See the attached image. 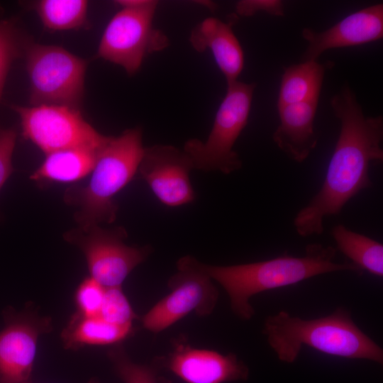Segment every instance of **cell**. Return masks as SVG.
<instances>
[{"label":"cell","mask_w":383,"mask_h":383,"mask_svg":"<svg viewBox=\"0 0 383 383\" xmlns=\"http://www.w3.org/2000/svg\"><path fill=\"white\" fill-rule=\"evenodd\" d=\"M330 104L340 133L321 189L294 218L296 233L304 238L321 235L326 217L338 215L349 200L372 187L370 164L383 160V117L365 116L348 83Z\"/></svg>","instance_id":"obj_1"},{"label":"cell","mask_w":383,"mask_h":383,"mask_svg":"<svg viewBox=\"0 0 383 383\" xmlns=\"http://www.w3.org/2000/svg\"><path fill=\"white\" fill-rule=\"evenodd\" d=\"M337 251L332 246L311 243L306 245L301 257L285 255L248 264L218 266L203 263V266L209 277L228 294L234 314L248 321L255 314L250 299L260 292L295 284L326 273L362 272L351 262H335Z\"/></svg>","instance_id":"obj_2"},{"label":"cell","mask_w":383,"mask_h":383,"mask_svg":"<svg viewBox=\"0 0 383 383\" xmlns=\"http://www.w3.org/2000/svg\"><path fill=\"white\" fill-rule=\"evenodd\" d=\"M262 333L277 358L287 363L296 360L304 345L335 357L383 362L382 348L341 307L328 316L311 320L282 311L265 318Z\"/></svg>","instance_id":"obj_3"},{"label":"cell","mask_w":383,"mask_h":383,"mask_svg":"<svg viewBox=\"0 0 383 383\" xmlns=\"http://www.w3.org/2000/svg\"><path fill=\"white\" fill-rule=\"evenodd\" d=\"M144 149L140 128L108 136L97 151L87 184L70 187L65 193V202L78 208L74 218L79 226L115 221L118 206L113 197L138 172Z\"/></svg>","instance_id":"obj_4"},{"label":"cell","mask_w":383,"mask_h":383,"mask_svg":"<svg viewBox=\"0 0 383 383\" xmlns=\"http://www.w3.org/2000/svg\"><path fill=\"white\" fill-rule=\"evenodd\" d=\"M255 87L238 80L227 84L207 139H190L184 146L194 169L226 174L240 169L242 161L233 147L248 123Z\"/></svg>","instance_id":"obj_5"},{"label":"cell","mask_w":383,"mask_h":383,"mask_svg":"<svg viewBox=\"0 0 383 383\" xmlns=\"http://www.w3.org/2000/svg\"><path fill=\"white\" fill-rule=\"evenodd\" d=\"M87 62L55 45L31 44L26 68L31 106L58 105L79 109Z\"/></svg>","instance_id":"obj_6"},{"label":"cell","mask_w":383,"mask_h":383,"mask_svg":"<svg viewBox=\"0 0 383 383\" xmlns=\"http://www.w3.org/2000/svg\"><path fill=\"white\" fill-rule=\"evenodd\" d=\"M157 4V1L145 0L138 6L122 7L104 31L98 56L133 75L139 70L146 55L166 48L167 36L153 26Z\"/></svg>","instance_id":"obj_7"},{"label":"cell","mask_w":383,"mask_h":383,"mask_svg":"<svg viewBox=\"0 0 383 383\" xmlns=\"http://www.w3.org/2000/svg\"><path fill=\"white\" fill-rule=\"evenodd\" d=\"M177 268L168 281L170 293L143 317V327L150 332H161L192 311L209 316L216 306L218 291L203 263L186 255L178 260Z\"/></svg>","instance_id":"obj_8"},{"label":"cell","mask_w":383,"mask_h":383,"mask_svg":"<svg viewBox=\"0 0 383 383\" xmlns=\"http://www.w3.org/2000/svg\"><path fill=\"white\" fill-rule=\"evenodd\" d=\"M125 229L99 225L79 226L66 232L65 240L84 253L90 277L104 287L121 286L128 275L144 262L151 252L148 246L126 245Z\"/></svg>","instance_id":"obj_9"},{"label":"cell","mask_w":383,"mask_h":383,"mask_svg":"<svg viewBox=\"0 0 383 383\" xmlns=\"http://www.w3.org/2000/svg\"><path fill=\"white\" fill-rule=\"evenodd\" d=\"M23 137L45 154L67 148L98 150L108 136L87 122L79 110L58 105L13 106Z\"/></svg>","instance_id":"obj_10"},{"label":"cell","mask_w":383,"mask_h":383,"mask_svg":"<svg viewBox=\"0 0 383 383\" xmlns=\"http://www.w3.org/2000/svg\"><path fill=\"white\" fill-rule=\"evenodd\" d=\"M153 363L187 383H226L249 377L248 367L235 354L194 348L182 338L174 342L171 353L157 357Z\"/></svg>","instance_id":"obj_11"},{"label":"cell","mask_w":383,"mask_h":383,"mask_svg":"<svg viewBox=\"0 0 383 383\" xmlns=\"http://www.w3.org/2000/svg\"><path fill=\"white\" fill-rule=\"evenodd\" d=\"M192 169L184 150L170 145H155L145 148L138 172L162 204L176 207L194 200L189 179Z\"/></svg>","instance_id":"obj_12"},{"label":"cell","mask_w":383,"mask_h":383,"mask_svg":"<svg viewBox=\"0 0 383 383\" xmlns=\"http://www.w3.org/2000/svg\"><path fill=\"white\" fill-rule=\"evenodd\" d=\"M51 330L50 317L31 311L23 312L6 323L0 332V383L29 381L38 337Z\"/></svg>","instance_id":"obj_13"},{"label":"cell","mask_w":383,"mask_h":383,"mask_svg":"<svg viewBox=\"0 0 383 383\" xmlns=\"http://www.w3.org/2000/svg\"><path fill=\"white\" fill-rule=\"evenodd\" d=\"M302 38L308 42L301 62L317 60L325 51L360 45L383 37V4H377L350 13L323 31L304 28Z\"/></svg>","instance_id":"obj_14"},{"label":"cell","mask_w":383,"mask_h":383,"mask_svg":"<svg viewBox=\"0 0 383 383\" xmlns=\"http://www.w3.org/2000/svg\"><path fill=\"white\" fill-rule=\"evenodd\" d=\"M318 105V100H314L277 107L279 124L272 140L293 161L303 162L317 146L314 119Z\"/></svg>","instance_id":"obj_15"},{"label":"cell","mask_w":383,"mask_h":383,"mask_svg":"<svg viewBox=\"0 0 383 383\" xmlns=\"http://www.w3.org/2000/svg\"><path fill=\"white\" fill-rule=\"evenodd\" d=\"M232 26L231 23L209 17L198 23L189 36L196 51L211 52L227 84L238 81L244 67L243 50Z\"/></svg>","instance_id":"obj_16"},{"label":"cell","mask_w":383,"mask_h":383,"mask_svg":"<svg viewBox=\"0 0 383 383\" xmlns=\"http://www.w3.org/2000/svg\"><path fill=\"white\" fill-rule=\"evenodd\" d=\"M98 150L67 148L45 154L41 165L30 175L38 184L52 182H73L90 174Z\"/></svg>","instance_id":"obj_17"},{"label":"cell","mask_w":383,"mask_h":383,"mask_svg":"<svg viewBox=\"0 0 383 383\" xmlns=\"http://www.w3.org/2000/svg\"><path fill=\"white\" fill-rule=\"evenodd\" d=\"M333 62H301L284 68L279 87L277 107L318 100L326 71Z\"/></svg>","instance_id":"obj_18"},{"label":"cell","mask_w":383,"mask_h":383,"mask_svg":"<svg viewBox=\"0 0 383 383\" xmlns=\"http://www.w3.org/2000/svg\"><path fill=\"white\" fill-rule=\"evenodd\" d=\"M133 332V325L110 323L99 316L86 317L77 312L61 333L66 349L76 350L85 345L120 343Z\"/></svg>","instance_id":"obj_19"},{"label":"cell","mask_w":383,"mask_h":383,"mask_svg":"<svg viewBox=\"0 0 383 383\" xmlns=\"http://www.w3.org/2000/svg\"><path fill=\"white\" fill-rule=\"evenodd\" d=\"M331 235L336 249L344 254L361 270L383 276V245L379 242L348 228L343 224L333 227Z\"/></svg>","instance_id":"obj_20"},{"label":"cell","mask_w":383,"mask_h":383,"mask_svg":"<svg viewBox=\"0 0 383 383\" xmlns=\"http://www.w3.org/2000/svg\"><path fill=\"white\" fill-rule=\"evenodd\" d=\"M43 26L50 30H67L88 25V1L85 0H41L34 4Z\"/></svg>","instance_id":"obj_21"},{"label":"cell","mask_w":383,"mask_h":383,"mask_svg":"<svg viewBox=\"0 0 383 383\" xmlns=\"http://www.w3.org/2000/svg\"><path fill=\"white\" fill-rule=\"evenodd\" d=\"M107 356L124 383H172L159 374L160 369L153 362L140 365L133 362L121 343L109 349Z\"/></svg>","instance_id":"obj_22"},{"label":"cell","mask_w":383,"mask_h":383,"mask_svg":"<svg viewBox=\"0 0 383 383\" xmlns=\"http://www.w3.org/2000/svg\"><path fill=\"white\" fill-rule=\"evenodd\" d=\"M99 316L115 325L129 326L138 318L121 286L105 287Z\"/></svg>","instance_id":"obj_23"},{"label":"cell","mask_w":383,"mask_h":383,"mask_svg":"<svg viewBox=\"0 0 383 383\" xmlns=\"http://www.w3.org/2000/svg\"><path fill=\"white\" fill-rule=\"evenodd\" d=\"M105 287L92 277L85 278L78 286L74 296L77 313L86 317L99 316Z\"/></svg>","instance_id":"obj_24"},{"label":"cell","mask_w":383,"mask_h":383,"mask_svg":"<svg viewBox=\"0 0 383 383\" xmlns=\"http://www.w3.org/2000/svg\"><path fill=\"white\" fill-rule=\"evenodd\" d=\"M235 13L243 17H250L262 11L275 16H284V9L280 0H240L235 4Z\"/></svg>","instance_id":"obj_25"},{"label":"cell","mask_w":383,"mask_h":383,"mask_svg":"<svg viewBox=\"0 0 383 383\" xmlns=\"http://www.w3.org/2000/svg\"><path fill=\"white\" fill-rule=\"evenodd\" d=\"M16 139L13 130H0V190L13 172L11 158Z\"/></svg>","instance_id":"obj_26"},{"label":"cell","mask_w":383,"mask_h":383,"mask_svg":"<svg viewBox=\"0 0 383 383\" xmlns=\"http://www.w3.org/2000/svg\"><path fill=\"white\" fill-rule=\"evenodd\" d=\"M16 52L13 33L0 23V95L10 62Z\"/></svg>","instance_id":"obj_27"},{"label":"cell","mask_w":383,"mask_h":383,"mask_svg":"<svg viewBox=\"0 0 383 383\" xmlns=\"http://www.w3.org/2000/svg\"><path fill=\"white\" fill-rule=\"evenodd\" d=\"M23 383H32L30 382H23ZM88 383H102L101 382H100L99 379H91L89 381Z\"/></svg>","instance_id":"obj_28"}]
</instances>
